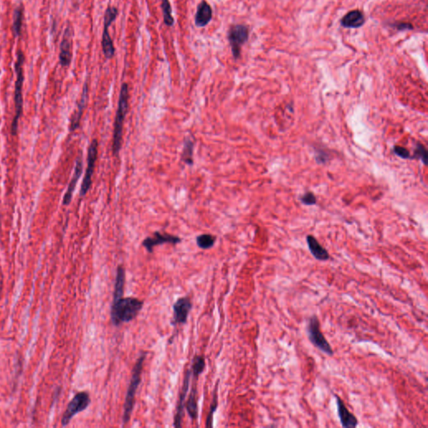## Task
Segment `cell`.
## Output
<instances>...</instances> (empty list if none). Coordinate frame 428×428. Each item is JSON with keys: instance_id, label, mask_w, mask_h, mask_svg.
Returning a JSON list of instances; mask_svg holds the SVG:
<instances>
[{"instance_id": "obj_1", "label": "cell", "mask_w": 428, "mask_h": 428, "mask_svg": "<svg viewBox=\"0 0 428 428\" xmlns=\"http://www.w3.org/2000/svg\"><path fill=\"white\" fill-rule=\"evenodd\" d=\"M143 304V301L134 297H122L113 300L111 310L112 323L118 326L122 323L132 321L140 313Z\"/></svg>"}, {"instance_id": "obj_2", "label": "cell", "mask_w": 428, "mask_h": 428, "mask_svg": "<svg viewBox=\"0 0 428 428\" xmlns=\"http://www.w3.org/2000/svg\"><path fill=\"white\" fill-rule=\"evenodd\" d=\"M24 55L23 51L19 49L17 60L14 64V70L16 73V81L14 84V107H15V114L13 117V122L11 124V134L12 136L17 135L18 129V121L21 118L23 113V86L24 75H23V63H24Z\"/></svg>"}, {"instance_id": "obj_3", "label": "cell", "mask_w": 428, "mask_h": 428, "mask_svg": "<svg viewBox=\"0 0 428 428\" xmlns=\"http://www.w3.org/2000/svg\"><path fill=\"white\" fill-rule=\"evenodd\" d=\"M146 353L142 354V356L138 359L135 366L133 367L132 371V377H131L130 384L128 387V392L126 396L124 403V411H123V418L122 422L126 425L130 421L133 408L135 405V397L137 391H138L139 385L142 380V372L143 370V365L145 362Z\"/></svg>"}, {"instance_id": "obj_4", "label": "cell", "mask_w": 428, "mask_h": 428, "mask_svg": "<svg viewBox=\"0 0 428 428\" xmlns=\"http://www.w3.org/2000/svg\"><path fill=\"white\" fill-rule=\"evenodd\" d=\"M128 98H129L128 85L127 83H123L120 91L118 108H117V116L115 120L113 144H112V152L114 156H118L120 149L122 147V131H123L125 118L128 113Z\"/></svg>"}, {"instance_id": "obj_5", "label": "cell", "mask_w": 428, "mask_h": 428, "mask_svg": "<svg viewBox=\"0 0 428 428\" xmlns=\"http://www.w3.org/2000/svg\"><path fill=\"white\" fill-rule=\"evenodd\" d=\"M307 333H308L309 341L312 343V345L319 350H321L324 354L332 356L334 354L332 347L323 335L320 330L319 319L315 314L309 318V324L307 326Z\"/></svg>"}, {"instance_id": "obj_6", "label": "cell", "mask_w": 428, "mask_h": 428, "mask_svg": "<svg viewBox=\"0 0 428 428\" xmlns=\"http://www.w3.org/2000/svg\"><path fill=\"white\" fill-rule=\"evenodd\" d=\"M249 37V27L244 24H234L229 28L228 39L234 59L238 60L240 57L242 46L248 41Z\"/></svg>"}, {"instance_id": "obj_7", "label": "cell", "mask_w": 428, "mask_h": 428, "mask_svg": "<svg viewBox=\"0 0 428 428\" xmlns=\"http://www.w3.org/2000/svg\"><path fill=\"white\" fill-rule=\"evenodd\" d=\"M91 404V398L86 392H78L69 402L67 408L63 414L61 424L63 427L67 426L75 415L86 410Z\"/></svg>"}, {"instance_id": "obj_8", "label": "cell", "mask_w": 428, "mask_h": 428, "mask_svg": "<svg viewBox=\"0 0 428 428\" xmlns=\"http://www.w3.org/2000/svg\"><path fill=\"white\" fill-rule=\"evenodd\" d=\"M97 155H98V142L96 139H94L89 146L88 155H87V167H86V173L84 176V179L82 181V184H81V192H80V196L81 197H85L91 188V184H92L94 169H95L96 161L97 160Z\"/></svg>"}, {"instance_id": "obj_9", "label": "cell", "mask_w": 428, "mask_h": 428, "mask_svg": "<svg viewBox=\"0 0 428 428\" xmlns=\"http://www.w3.org/2000/svg\"><path fill=\"white\" fill-rule=\"evenodd\" d=\"M192 307V301L188 297L178 298L173 304V316L171 319V324L177 325L186 324Z\"/></svg>"}, {"instance_id": "obj_10", "label": "cell", "mask_w": 428, "mask_h": 428, "mask_svg": "<svg viewBox=\"0 0 428 428\" xmlns=\"http://www.w3.org/2000/svg\"><path fill=\"white\" fill-rule=\"evenodd\" d=\"M72 27L68 26L65 29L62 41L60 43V55L59 60L63 67H68L72 60Z\"/></svg>"}, {"instance_id": "obj_11", "label": "cell", "mask_w": 428, "mask_h": 428, "mask_svg": "<svg viewBox=\"0 0 428 428\" xmlns=\"http://www.w3.org/2000/svg\"><path fill=\"white\" fill-rule=\"evenodd\" d=\"M181 239L179 237L173 236L171 234H161L159 232L154 233L153 237H147L143 242V246L149 253H152L153 249L156 246L164 244H177L181 243Z\"/></svg>"}, {"instance_id": "obj_12", "label": "cell", "mask_w": 428, "mask_h": 428, "mask_svg": "<svg viewBox=\"0 0 428 428\" xmlns=\"http://www.w3.org/2000/svg\"><path fill=\"white\" fill-rule=\"evenodd\" d=\"M191 375H192V372L189 369L185 374L182 391L180 392L179 398H178V402H177V412H176L175 418H174V427L175 428H181L182 427L181 423H182V417H183V413H184L185 399H186L187 392L189 389Z\"/></svg>"}, {"instance_id": "obj_13", "label": "cell", "mask_w": 428, "mask_h": 428, "mask_svg": "<svg viewBox=\"0 0 428 428\" xmlns=\"http://www.w3.org/2000/svg\"><path fill=\"white\" fill-rule=\"evenodd\" d=\"M337 405L338 417L343 428H354L358 426V420L356 416L348 410L346 406L340 397L335 395Z\"/></svg>"}, {"instance_id": "obj_14", "label": "cell", "mask_w": 428, "mask_h": 428, "mask_svg": "<svg viewBox=\"0 0 428 428\" xmlns=\"http://www.w3.org/2000/svg\"><path fill=\"white\" fill-rule=\"evenodd\" d=\"M82 171H83V161H82V156L81 155L77 157L76 161H75L74 174H73L72 178L70 180V184L68 186L67 190H66L64 198H63V205L68 206L71 202L73 194L75 192L77 182H78L81 174H82Z\"/></svg>"}, {"instance_id": "obj_15", "label": "cell", "mask_w": 428, "mask_h": 428, "mask_svg": "<svg viewBox=\"0 0 428 428\" xmlns=\"http://www.w3.org/2000/svg\"><path fill=\"white\" fill-rule=\"evenodd\" d=\"M213 18V9L210 4L206 1L202 0L197 5V12L195 14V25L198 28H203L208 25Z\"/></svg>"}, {"instance_id": "obj_16", "label": "cell", "mask_w": 428, "mask_h": 428, "mask_svg": "<svg viewBox=\"0 0 428 428\" xmlns=\"http://www.w3.org/2000/svg\"><path fill=\"white\" fill-rule=\"evenodd\" d=\"M340 23L343 27L348 29H359L366 23V18L361 11L355 9L348 12L341 18Z\"/></svg>"}, {"instance_id": "obj_17", "label": "cell", "mask_w": 428, "mask_h": 428, "mask_svg": "<svg viewBox=\"0 0 428 428\" xmlns=\"http://www.w3.org/2000/svg\"><path fill=\"white\" fill-rule=\"evenodd\" d=\"M87 97H88V84L87 82L85 83V86L83 87V91L81 94V101L79 102L77 106V109L75 111V113L73 115L70 122V132H75L80 126L81 117L83 115L84 109L86 107V102H87Z\"/></svg>"}, {"instance_id": "obj_18", "label": "cell", "mask_w": 428, "mask_h": 428, "mask_svg": "<svg viewBox=\"0 0 428 428\" xmlns=\"http://www.w3.org/2000/svg\"><path fill=\"white\" fill-rule=\"evenodd\" d=\"M306 241L309 251L317 260L326 261L330 259V255L328 251L322 246L321 244H319L314 236L308 235L306 237Z\"/></svg>"}, {"instance_id": "obj_19", "label": "cell", "mask_w": 428, "mask_h": 428, "mask_svg": "<svg viewBox=\"0 0 428 428\" xmlns=\"http://www.w3.org/2000/svg\"><path fill=\"white\" fill-rule=\"evenodd\" d=\"M109 28L110 26L108 25H104V30H103L102 39V51H103L105 57L108 60L112 59L114 56L115 52H116L114 44H113V41H112L109 31H108Z\"/></svg>"}, {"instance_id": "obj_20", "label": "cell", "mask_w": 428, "mask_h": 428, "mask_svg": "<svg viewBox=\"0 0 428 428\" xmlns=\"http://www.w3.org/2000/svg\"><path fill=\"white\" fill-rule=\"evenodd\" d=\"M125 283H126V271L124 268L119 266L117 268V276H116L113 300L123 297Z\"/></svg>"}, {"instance_id": "obj_21", "label": "cell", "mask_w": 428, "mask_h": 428, "mask_svg": "<svg viewBox=\"0 0 428 428\" xmlns=\"http://www.w3.org/2000/svg\"><path fill=\"white\" fill-rule=\"evenodd\" d=\"M186 409H187V413L189 415L190 418L192 420L197 419V389L196 385H193L191 393H190L189 397L187 399L186 404H185Z\"/></svg>"}, {"instance_id": "obj_22", "label": "cell", "mask_w": 428, "mask_h": 428, "mask_svg": "<svg viewBox=\"0 0 428 428\" xmlns=\"http://www.w3.org/2000/svg\"><path fill=\"white\" fill-rule=\"evenodd\" d=\"M23 7L22 4L17 7L13 11V32L14 36H19L23 26Z\"/></svg>"}, {"instance_id": "obj_23", "label": "cell", "mask_w": 428, "mask_h": 428, "mask_svg": "<svg viewBox=\"0 0 428 428\" xmlns=\"http://www.w3.org/2000/svg\"><path fill=\"white\" fill-rule=\"evenodd\" d=\"M206 362L205 358L203 356H195L192 360V366H191V372L192 376L195 380L198 379L200 375L203 373L205 370Z\"/></svg>"}, {"instance_id": "obj_24", "label": "cell", "mask_w": 428, "mask_h": 428, "mask_svg": "<svg viewBox=\"0 0 428 428\" xmlns=\"http://www.w3.org/2000/svg\"><path fill=\"white\" fill-rule=\"evenodd\" d=\"M218 383H219V382H218V381L217 385H216L215 388H214V391H213V400H212V403H211L210 410H209L208 418H207V420H206V428H213V415H214V413H216V411H217V408H218Z\"/></svg>"}, {"instance_id": "obj_25", "label": "cell", "mask_w": 428, "mask_h": 428, "mask_svg": "<svg viewBox=\"0 0 428 428\" xmlns=\"http://www.w3.org/2000/svg\"><path fill=\"white\" fill-rule=\"evenodd\" d=\"M161 10L163 14L164 23L166 26H172L174 24V18L169 0H161Z\"/></svg>"}, {"instance_id": "obj_26", "label": "cell", "mask_w": 428, "mask_h": 428, "mask_svg": "<svg viewBox=\"0 0 428 428\" xmlns=\"http://www.w3.org/2000/svg\"><path fill=\"white\" fill-rule=\"evenodd\" d=\"M193 146L194 144L189 138H187L184 142V147L182 150V158L185 163L192 165L193 163Z\"/></svg>"}, {"instance_id": "obj_27", "label": "cell", "mask_w": 428, "mask_h": 428, "mask_svg": "<svg viewBox=\"0 0 428 428\" xmlns=\"http://www.w3.org/2000/svg\"><path fill=\"white\" fill-rule=\"evenodd\" d=\"M197 246L202 249H209L213 247L216 242V237L212 234H202L196 239Z\"/></svg>"}, {"instance_id": "obj_28", "label": "cell", "mask_w": 428, "mask_h": 428, "mask_svg": "<svg viewBox=\"0 0 428 428\" xmlns=\"http://www.w3.org/2000/svg\"><path fill=\"white\" fill-rule=\"evenodd\" d=\"M117 15H118V9L113 6H108L107 10L105 12L104 25L111 27L112 23L116 20Z\"/></svg>"}, {"instance_id": "obj_29", "label": "cell", "mask_w": 428, "mask_h": 428, "mask_svg": "<svg viewBox=\"0 0 428 428\" xmlns=\"http://www.w3.org/2000/svg\"><path fill=\"white\" fill-rule=\"evenodd\" d=\"M427 157H428V154H427L426 148L424 147V145L423 144L418 143V145H417V148H416L415 152H414V156H412V159H420V160L423 161V164L426 165L427 164Z\"/></svg>"}, {"instance_id": "obj_30", "label": "cell", "mask_w": 428, "mask_h": 428, "mask_svg": "<svg viewBox=\"0 0 428 428\" xmlns=\"http://www.w3.org/2000/svg\"><path fill=\"white\" fill-rule=\"evenodd\" d=\"M394 152L397 156H400L401 158L403 159H412V156L410 155V152L408 149H406L403 146L400 145H395Z\"/></svg>"}, {"instance_id": "obj_31", "label": "cell", "mask_w": 428, "mask_h": 428, "mask_svg": "<svg viewBox=\"0 0 428 428\" xmlns=\"http://www.w3.org/2000/svg\"><path fill=\"white\" fill-rule=\"evenodd\" d=\"M301 202L305 205H314L316 203V197L312 192H306L300 197Z\"/></svg>"}]
</instances>
